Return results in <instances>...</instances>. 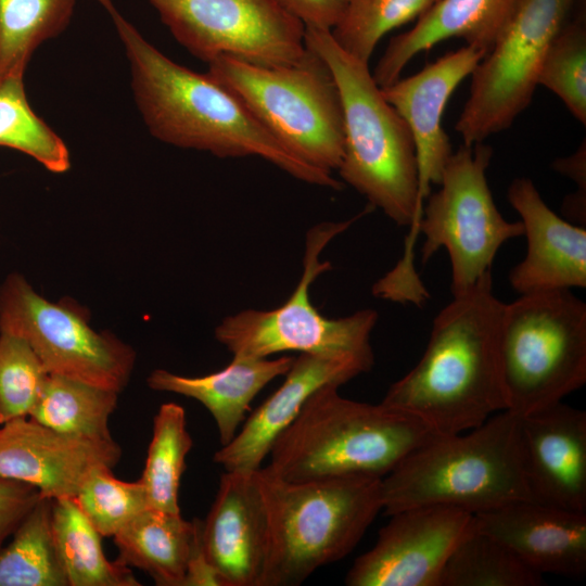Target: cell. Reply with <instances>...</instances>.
I'll return each mask as SVG.
<instances>
[{
  "label": "cell",
  "mask_w": 586,
  "mask_h": 586,
  "mask_svg": "<svg viewBox=\"0 0 586 586\" xmlns=\"http://www.w3.org/2000/svg\"><path fill=\"white\" fill-rule=\"evenodd\" d=\"M437 0H349L332 28L346 52L369 63L379 41L391 30L419 17Z\"/></svg>",
  "instance_id": "1f68e13d"
},
{
  "label": "cell",
  "mask_w": 586,
  "mask_h": 586,
  "mask_svg": "<svg viewBox=\"0 0 586 586\" xmlns=\"http://www.w3.org/2000/svg\"><path fill=\"white\" fill-rule=\"evenodd\" d=\"M519 0H437L408 31L392 38L372 76L380 87L397 80L420 52L449 38L487 54L511 17Z\"/></svg>",
  "instance_id": "7402d4cb"
},
{
  "label": "cell",
  "mask_w": 586,
  "mask_h": 586,
  "mask_svg": "<svg viewBox=\"0 0 586 586\" xmlns=\"http://www.w3.org/2000/svg\"><path fill=\"white\" fill-rule=\"evenodd\" d=\"M256 471H226L202 521L203 551L225 586H263L269 522Z\"/></svg>",
  "instance_id": "e0dca14e"
},
{
  "label": "cell",
  "mask_w": 586,
  "mask_h": 586,
  "mask_svg": "<svg viewBox=\"0 0 586 586\" xmlns=\"http://www.w3.org/2000/svg\"><path fill=\"white\" fill-rule=\"evenodd\" d=\"M117 392L59 374H48L28 418L54 431L85 438L113 440L110 417Z\"/></svg>",
  "instance_id": "484cf974"
},
{
  "label": "cell",
  "mask_w": 586,
  "mask_h": 586,
  "mask_svg": "<svg viewBox=\"0 0 586 586\" xmlns=\"http://www.w3.org/2000/svg\"><path fill=\"white\" fill-rule=\"evenodd\" d=\"M585 143L571 156L553 162L555 170L570 177L578 184L577 198L563 204V213L574 220V224L585 226Z\"/></svg>",
  "instance_id": "74e56055"
},
{
  "label": "cell",
  "mask_w": 586,
  "mask_h": 586,
  "mask_svg": "<svg viewBox=\"0 0 586 586\" xmlns=\"http://www.w3.org/2000/svg\"><path fill=\"white\" fill-rule=\"evenodd\" d=\"M48 374L25 340L0 332V424L29 416Z\"/></svg>",
  "instance_id": "e575fe53"
},
{
  "label": "cell",
  "mask_w": 586,
  "mask_h": 586,
  "mask_svg": "<svg viewBox=\"0 0 586 586\" xmlns=\"http://www.w3.org/2000/svg\"><path fill=\"white\" fill-rule=\"evenodd\" d=\"M175 39L209 63L231 56L285 66L306 52L305 26L279 0H148Z\"/></svg>",
  "instance_id": "4fadbf2b"
},
{
  "label": "cell",
  "mask_w": 586,
  "mask_h": 586,
  "mask_svg": "<svg viewBox=\"0 0 586 586\" xmlns=\"http://www.w3.org/2000/svg\"><path fill=\"white\" fill-rule=\"evenodd\" d=\"M372 366L358 358L311 354L294 357L283 383L253 411L240 432L215 453L214 462L225 471L258 470L277 436L295 419L315 391L328 384L341 386Z\"/></svg>",
  "instance_id": "44dd1931"
},
{
  "label": "cell",
  "mask_w": 586,
  "mask_h": 586,
  "mask_svg": "<svg viewBox=\"0 0 586 586\" xmlns=\"http://www.w3.org/2000/svg\"><path fill=\"white\" fill-rule=\"evenodd\" d=\"M207 75L232 93L292 154L327 173L337 170L344 146L341 97L326 62L306 47L291 65L260 66L231 56Z\"/></svg>",
  "instance_id": "52a82bcc"
},
{
  "label": "cell",
  "mask_w": 586,
  "mask_h": 586,
  "mask_svg": "<svg viewBox=\"0 0 586 586\" xmlns=\"http://www.w3.org/2000/svg\"><path fill=\"white\" fill-rule=\"evenodd\" d=\"M534 571L508 546L472 523L449 555L440 586H540Z\"/></svg>",
  "instance_id": "4316f807"
},
{
  "label": "cell",
  "mask_w": 586,
  "mask_h": 586,
  "mask_svg": "<svg viewBox=\"0 0 586 586\" xmlns=\"http://www.w3.org/2000/svg\"><path fill=\"white\" fill-rule=\"evenodd\" d=\"M340 222H322L306 235L303 273L280 306L269 310L245 309L228 316L215 328V337L233 357L267 358L273 354L298 352L332 358H358L374 362L370 335L377 323L373 309L358 310L331 319L313 305L309 289L315 279L331 269L320 256L328 243L362 215Z\"/></svg>",
  "instance_id": "9c48e42d"
},
{
  "label": "cell",
  "mask_w": 586,
  "mask_h": 586,
  "mask_svg": "<svg viewBox=\"0 0 586 586\" xmlns=\"http://www.w3.org/2000/svg\"><path fill=\"white\" fill-rule=\"evenodd\" d=\"M532 499L586 512V412L556 403L520 417Z\"/></svg>",
  "instance_id": "ac0fdd59"
},
{
  "label": "cell",
  "mask_w": 586,
  "mask_h": 586,
  "mask_svg": "<svg viewBox=\"0 0 586 586\" xmlns=\"http://www.w3.org/2000/svg\"><path fill=\"white\" fill-rule=\"evenodd\" d=\"M499 357L508 411L523 417L562 402L586 383V304L571 290L505 303Z\"/></svg>",
  "instance_id": "ba28073f"
},
{
  "label": "cell",
  "mask_w": 586,
  "mask_h": 586,
  "mask_svg": "<svg viewBox=\"0 0 586 586\" xmlns=\"http://www.w3.org/2000/svg\"><path fill=\"white\" fill-rule=\"evenodd\" d=\"M23 77L11 74L0 79V146L27 154L52 173H64L71 166L68 149L33 111Z\"/></svg>",
  "instance_id": "4dcf8cb0"
},
{
  "label": "cell",
  "mask_w": 586,
  "mask_h": 586,
  "mask_svg": "<svg viewBox=\"0 0 586 586\" xmlns=\"http://www.w3.org/2000/svg\"><path fill=\"white\" fill-rule=\"evenodd\" d=\"M202 521L199 522L195 542L188 561L183 586H225L221 577L207 560L201 542Z\"/></svg>",
  "instance_id": "f35d334b"
},
{
  "label": "cell",
  "mask_w": 586,
  "mask_h": 586,
  "mask_svg": "<svg viewBox=\"0 0 586 586\" xmlns=\"http://www.w3.org/2000/svg\"><path fill=\"white\" fill-rule=\"evenodd\" d=\"M120 456L114 440L67 435L28 417L0 426V476L29 484L52 500L75 498L95 468H114Z\"/></svg>",
  "instance_id": "9a60e30c"
},
{
  "label": "cell",
  "mask_w": 586,
  "mask_h": 586,
  "mask_svg": "<svg viewBox=\"0 0 586 586\" xmlns=\"http://www.w3.org/2000/svg\"><path fill=\"white\" fill-rule=\"evenodd\" d=\"M537 85L553 92L586 125V27L582 15L568 21L550 44Z\"/></svg>",
  "instance_id": "d6a6232c"
},
{
  "label": "cell",
  "mask_w": 586,
  "mask_h": 586,
  "mask_svg": "<svg viewBox=\"0 0 586 586\" xmlns=\"http://www.w3.org/2000/svg\"><path fill=\"white\" fill-rule=\"evenodd\" d=\"M473 524L540 574L586 573V512L522 499L474 513Z\"/></svg>",
  "instance_id": "ffe728a7"
},
{
  "label": "cell",
  "mask_w": 586,
  "mask_h": 586,
  "mask_svg": "<svg viewBox=\"0 0 586 586\" xmlns=\"http://www.w3.org/2000/svg\"><path fill=\"white\" fill-rule=\"evenodd\" d=\"M0 332L25 340L49 374L117 393L135 367V351L109 332H97L76 303H52L18 275L0 286Z\"/></svg>",
  "instance_id": "7c38bea8"
},
{
  "label": "cell",
  "mask_w": 586,
  "mask_h": 586,
  "mask_svg": "<svg viewBox=\"0 0 586 586\" xmlns=\"http://www.w3.org/2000/svg\"><path fill=\"white\" fill-rule=\"evenodd\" d=\"M192 445L184 409L175 403L163 404L153 418L152 438L139 479L150 508L180 513V480Z\"/></svg>",
  "instance_id": "f546056e"
},
{
  "label": "cell",
  "mask_w": 586,
  "mask_h": 586,
  "mask_svg": "<svg viewBox=\"0 0 586 586\" xmlns=\"http://www.w3.org/2000/svg\"><path fill=\"white\" fill-rule=\"evenodd\" d=\"M109 466H99L75 497L79 508L103 536H114L136 515L150 508L143 485L116 479Z\"/></svg>",
  "instance_id": "836d02e7"
},
{
  "label": "cell",
  "mask_w": 586,
  "mask_h": 586,
  "mask_svg": "<svg viewBox=\"0 0 586 586\" xmlns=\"http://www.w3.org/2000/svg\"><path fill=\"white\" fill-rule=\"evenodd\" d=\"M40 498L34 486L0 476V548Z\"/></svg>",
  "instance_id": "d590c367"
},
{
  "label": "cell",
  "mask_w": 586,
  "mask_h": 586,
  "mask_svg": "<svg viewBox=\"0 0 586 586\" xmlns=\"http://www.w3.org/2000/svg\"><path fill=\"white\" fill-rule=\"evenodd\" d=\"M110 15L131 71V87L142 118L156 139L215 156L260 157L290 176L341 190L331 173L286 150L228 90L207 74L175 63L117 10L113 0H95Z\"/></svg>",
  "instance_id": "6da1fadb"
},
{
  "label": "cell",
  "mask_w": 586,
  "mask_h": 586,
  "mask_svg": "<svg viewBox=\"0 0 586 586\" xmlns=\"http://www.w3.org/2000/svg\"><path fill=\"white\" fill-rule=\"evenodd\" d=\"M508 201L519 213L526 254L509 273L520 295L586 286V229L557 215L528 178H515Z\"/></svg>",
  "instance_id": "d6986e66"
},
{
  "label": "cell",
  "mask_w": 586,
  "mask_h": 586,
  "mask_svg": "<svg viewBox=\"0 0 586 586\" xmlns=\"http://www.w3.org/2000/svg\"><path fill=\"white\" fill-rule=\"evenodd\" d=\"M305 46L330 68L344 118L341 178L397 226L410 227L397 267L413 272V246L422 206L411 132L384 99L367 62L346 52L331 30L305 27Z\"/></svg>",
  "instance_id": "3957f363"
},
{
  "label": "cell",
  "mask_w": 586,
  "mask_h": 586,
  "mask_svg": "<svg viewBox=\"0 0 586 586\" xmlns=\"http://www.w3.org/2000/svg\"><path fill=\"white\" fill-rule=\"evenodd\" d=\"M52 533L68 586H139L130 568L110 561L102 535L75 498L52 500Z\"/></svg>",
  "instance_id": "d4e9b609"
},
{
  "label": "cell",
  "mask_w": 586,
  "mask_h": 586,
  "mask_svg": "<svg viewBox=\"0 0 586 586\" xmlns=\"http://www.w3.org/2000/svg\"><path fill=\"white\" fill-rule=\"evenodd\" d=\"M349 0H279L305 27L332 30L341 21Z\"/></svg>",
  "instance_id": "8d00e7d4"
},
{
  "label": "cell",
  "mask_w": 586,
  "mask_h": 586,
  "mask_svg": "<svg viewBox=\"0 0 586 586\" xmlns=\"http://www.w3.org/2000/svg\"><path fill=\"white\" fill-rule=\"evenodd\" d=\"M199 522L148 508L113 536L116 561L145 572L158 586H183Z\"/></svg>",
  "instance_id": "cb8c5ba5"
},
{
  "label": "cell",
  "mask_w": 586,
  "mask_h": 586,
  "mask_svg": "<svg viewBox=\"0 0 586 586\" xmlns=\"http://www.w3.org/2000/svg\"><path fill=\"white\" fill-rule=\"evenodd\" d=\"M504 306L491 271L454 295L434 318L420 360L381 404L419 418L437 435L472 430L507 410L499 357Z\"/></svg>",
  "instance_id": "7a4b0ae2"
},
{
  "label": "cell",
  "mask_w": 586,
  "mask_h": 586,
  "mask_svg": "<svg viewBox=\"0 0 586 586\" xmlns=\"http://www.w3.org/2000/svg\"><path fill=\"white\" fill-rule=\"evenodd\" d=\"M485 52L471 46L448 52L418 73L380 87L384 99L407 124L416 148L421 206L438 186L453 154L443 128L447 102L457 87L472 74Z\"/></svg>",
  "instance_id": "2e32d148"
},
{
  "label": "cell",
  "mask_w": 586,
  "mask_h": 586,
  "mask_svg": "<svg viewBox=\"0 0 586 586\" xmlns=\"http://www.w3.org/2000/svg\"><path fill=\"white\" fill-rule=\"evenodd\" d=\"M576 0H519L492 50L471 76L455 129L463 144L484 142L528 106L546 53Z\"/></svg>",
  "instance_id": "8fae6325"
},
{
  "label": "cell",
  "mask_w": 586,
  "mask_h": 586,
  "mask_svg": "<svg viewBox=\"0 0 586 586\" xmlns=\"http://www.w3.org/2000/svg\"><path fill=\"white\" fill-rule=\"evenodd\" d=\"M0 586H68L52 533V499L41 497L0 548Z\"/></svg>",
  "instance_id": "83f0119b"
},
{
  "label": "cell",
  "mask_w": 586,
  "mask_h": 586,
  "mask_svg": "<svg viewBox=\"0 0 586 586\" xmlns=\"http://www.w3.org/2000/svg\"><path fill=\"white\" fill-rule=\"evenodd\" d=\"M256 474L269 522L263 586L301 585L317 569L343 559L382 510V477L289 482L268 467Z\"/></svg>",
  "instance_id": "8992f818"
},
{
  "label": "cell",
  "mask_w": 586,
  "mask_h": 586,
  "mask_svg": "<svg viewBox=\"0 0 586 586\" xmlns=\"http://www.w3.org/2000/svg\"><path fill=\"white\" fill-rule=\"evenodd\" d=\"M339 385L315 391L277 436L267 466L289 482L346 476H385L435 434L419 418L345 398Z\"/></svg>",
  "instance_id": "277c9868"
},
{
  "label": "cell",
  "mask_w": 586,
  "mask_h": 586,
  "mask_svg": "<svg viewBox=\"0 0 586 586\" xmlns=\"http://www.w3.org/2000/svg\"><path fill=\"white\" fill-rule=\"evenodd\" d=\"M492 156L493 149L484 142L462 144L450 155L440 188L422 207L421 260L426 263L442 247L447 251L453 296L491 271L504 243L523 235L522 222L505 219L494 202L486 177Z\"/></svg>",
  "instance_id": "30bf717a"
},
{
  "label": "cell",
  "mask_w": 586,
  "mask_h": 586,
  "mask_svg": "<svg viewBox=\"0 0 586 586\" xmlns=\"http://www.w3.org/2000/svg\"><path fill=\"white\" fill-rule=\"evenodd\" d=\"M381 496L386 515L423 505L453 506L474 514L533 500L520 417L504 410L472 430L436 435L382 477Z\"/></svg>",
  "instance_id": "5b68a950"
},
{
  "label": "cell",
  "mask_w": 586,
  "mask_h": 586,
  "mask_svg": "<svg viewBox=\"0 0 586 586\" xmlns=\"http://www.w3.org/2000/svg\"><path fill=\"white\" fill-rule=\"evenodd\" d=\"M293 360L292 356L233 357L227 367L206 375L186 377L156 369L146 382L154 391L200 402L212 415L224 446L235 436L255 396L273 379L285 375Z\"/></svg>",
  "instance_id": "603a6c76"
},
{
  "label": "cell",
  "mask_w": 586,
  "mask_h": 586,
  "mask_svg": "<svg viewBox=\"0 0 586 586\" xmlns=\"http://www.w3.org/2000/svg\"><path fill=\"white\" fill-rule=\"evenodd\" d=\"M76 0H0V79L24 75L34 51L71 22Z\"/></svg>",
  "instance_id": "f1b7e54d"
},
{
  "label": "cell",
  "mask_w": 586,
  "mask_h": 586,
  "mask_svg": "<svg viewBox=\"0 0 586 586\" xmlns=\"http://www.w3.org/2000/svg\"><path fill=\"white\" fill-rule=\"evenodd\" d=\"M388 517L375 545L354 561L345 584L440 586L441 572L473 514L453 506L423 505Z\"/></svg>",
  "instance_id": "5bb4252c"
}]
</instances>
